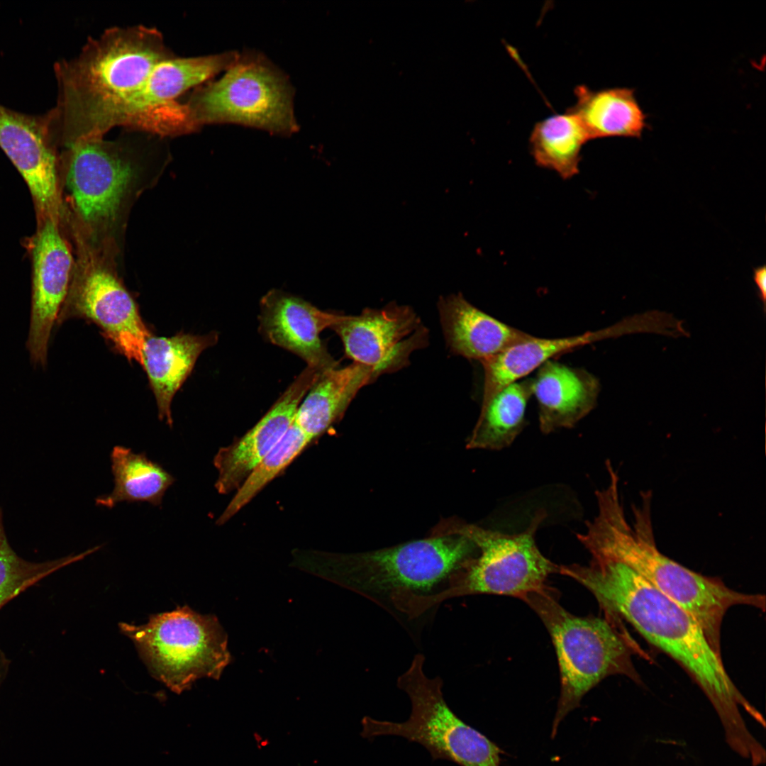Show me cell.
<instances>
[{
    "label": "cell",
    "mask_w": 766,
    "mask_h": 766,
    "mask_svg": "<svg viewBox=\"0 0 766 766\" xmlns=\"http://www.w3.org/2000/svg\"><path fill=\"white\" fill-rule=\"evenodd\" d=\"M222 54L175 55L161 33L113 27L55 66L59 95L51 111L57 143L67 148L123 126L164 138L196 131L178 98L225 70Z\"/></svg>",
    "instance_id": "6da1fadb"
},
{
    "label": "cell",
    "mask_w": 766,
    "mask_h": 766,
    "mask_svg": "<svg viewBox=\"0 0 766 766\" xmlns=\"http://www.w3.org/2000/svg\"><path fill=\"white\" fill-rule=\"evenodd\" d=\"M560 574L584 586L606 616L623 618L688 672L716 711L727 743H741L750 735L740 709L757 723L762 721V714L730 678L696 620L628 567L592 555L587 565H560Z\"/></svg>",
    "instance_id": "7a4b0ae2"
},
{
    "label": "cell",
    "mask_w": 766,
    "mask_h": 766,
    "mask_svg": "<svg viewBox=\"0 0 766 766\" xmlns=\"http://www.w3.org/2000/svg\"><path fill=\"white\" fill-rule=\"evenodd\" d=\"M152 140H79L60 158L69 202L64 222L73 241L118 264L131 211L158 182L170 162Z\"/></svg>",
    "instance_id": "3957f363"
},
{
    "label": "cell",
    "mask_w": 766,
    "mask_h": 766,
    "mask_svg": "<svg viewBox=\"0 0 766 766\" xmlns=\"http://www.w3.org/2000/svg\"><path fill=\"white\" fill-rule=\"evenodd\" d=\"M595 494L597 514L587 522L584 533L577 534V540L591 555L623 563L688 611L721 656V628L727 611L736 605L765 610V596L733 590L720 579L690 570L661 553L654 538L650 494H642V501L633 510L631 523L616 484Z\"/></svg>",
    "instance_id": "277c9868"
},
{
    "label": "cell",
    "mask_w": 766,
    "mask_h": 766,
    "mask_svg": "<svg viewBox=\"0 0 766 766\" xmlns=\"http://www.w3.org/2000/svg\"><path fill=\"white\" fill-rule=\"evenodd\" d=\"M477 551L463 535L435 532L428 538L369 552L301 551L296 561L394 612L412 598L445 589Z\"/></svg>",
    "instance_id": "5b68a950"
},
{
    "label": "cell",
    "mask_w": 766,
    "mask_h": 766,
    "mask_svg": "<svg viewBox=\"0 0 766 766\" xmlns=\"http://www.w3.org/2000/svg\"><path fill=\"white\" fill-rule=\"evenodd\" d=\"M522 600L543 622L558 660L560 695L552 738L564 718L606 677L623 675L640 681L632 662L633 647L613 620L574 616L559 604L555 594L546 587L528 594Z\"/></svg>",
    "instance_id": "8992f818"
},
{
    "label": "cell",
    "mask_w": 766,
    "mask_h": 766,
    "mask_svg": "<svg viewBox=\"0 0 766 766\" xmlns=\"http://www.w3.org/2000/svg\"><path fill=\"white\" fill-rule=\"evenodd\" d=\"M546 516L545 510H538L526 529L514 534L473 524L444 523L436 531L463 535L477 545L478 552L454 574L445 589L416 600V614L421 616L456 596L489 594L522 599L545 587L548 576L559 573L560 566L545 557L535 543L536 531Z\"/></svg>",
    "instance_id": "52a82bcc"
},
{
    "label": "cell",
    "mask_w": 766,
    "mask_h": 766,
    "mask_svg": "<svg viewBox=\"0 0 766 766\" xmlns=\"http://www.w3.org/2000/svg\"><path fill=\"white\" fill-rule=\"evenodd\" d=\"M119 628L134 643L152 676L175 693L202 677L219 679L231 660L227 635L217 618L187 605L151 615L145 624L120 623Z\"/></svg>",
    "instance_id": "ba28073f"
},
{
    "label": "cell",
    "mask_w": 766,
    "mask_h": 766,
    "mask_svg": "<svg viewBox=\"0 0 766 766\" xmlns=\"http://www.w3.org/2000/svg\"><path fill=\"white\" fill-rule=\"evenodd\" d=\"M424 661L422 654L416 655L408 670L397 679L398 688L411 701L409 719L393 722L364 716L362 737H402L423 746L433 760L451 761L460 766H501L503 751L451 710L443 697L442 679L425 675Z\"/></svg>",
    "instance_id": "9c48e42d"
},
{
    "label": "cell",
    "mask_w": 766,
    "mask_h": 766,
    "mask_svg": "<svg viewBox=\"0 0 766 766\" xmlns=\"http://www.w3.org/2000/svg\"><path fill=\"white\" fill-rule=\"evenodd\" d=\"M287 79L256 55H238L219 79L196 89L185 102L195 129L233 123L289 135L298 129Z\"/></svg>",
    "instance_id": "30bf717a"
},
{
    "label": "cell",
    "mask_w": 766,
    "mask_h": 766,
    "mask_svg": "<svg viewBox=\"0 0 766 766\" xmlns=\"http://www.w3.org/2000/svg\"><path fill=\"white\" fill-rule=\"evenodd\" d=\"M74 245L77 256L57 323L72 318L95 323L118 352L143 367V350L151 334L118 277V264Z\"/></svg>",
    "instance_id": "8fae6325"
},
{
    "label": "cell",
    "mask_w": 766,
    "mask_h": 766,
    "mask_svg": "<svg viewBox=\"0 0 766 766\" xmlns=\"http://www.w3.org/2000/svg\"><path fill=\"white\" fill-rule=\"evenodd\" d=\"M331 328L340 337L346 355L370 367L377 378L408 365L413 352L426 347L428 333L413 310L391 304L344 316Z\"/></svg>",
    "instance_id": "7c38bea8"
},
{
    "label": "cell",
    "mask_w": 766,
    "mask_h": 766,
    "mask_svg": "<svg viewBox=\"0 0 766 766\" xmlns=\"http://www.w3.org/2000/svg\"><path fill=\"white\" fill-rule=\"evenodd\" d=\"M50 113L43 116L22 113L0 104V147L26 182L38 221H63L65 207Z\"/></svg>",
    "instance_id": "4fadbf2b"
},
{
    "label": "cell",
    "mask_w": 766,
    "mask_h": 766,
    "mask_svg": "<svg viewBox=\"0 0 766 766\" xmlns=\"http://www.w3.org/2000/svg\"><path fill=\"white\" fill-rule=\"evenodd\" d=\"M60 221H38L31 241L32 296L26 348L31 362L45 367L52 328L66 299L74 264Z\"/></svg>",
    "instance_id": "5bb4252c"
},
{
    "label": "cell",
    "mask_w": 766,
    "mask_h": 766,
    "mask_svg": "<svg viewBox=\"0 0 766 766\" xmlns=\"http://www.w3.org/2000/svg\"><path fill=\"white\" fill-rule=\"evenodd\" d=\"M322 372L306 367L262 418L243 436L221 448L213 459L220 494L238 489L292 426L306 393Z\"/></svg>",
    "instance_id": "9a60e30c"
},
{
    "label": "cell",
    "mask_w": 766,
    "mask_h": 766,
    "mask_svg": "<svg viewBox=\"0 0 766 766\" xmlns=\"http://www.w3.org/2000/svg\"><path fill=\"white\" fill-rule=\"evenodd\" d=\"M341 316L321 311L299 296L272 289L260 301L259 329L267 341L323 372L337 367L338 363L328 353L320 333Z\"/></svg>",
    "instance_id": "2e32d148"
},
{
    "label": "cell",
    "mask_w": 766,
    "mask_h": 766,
    "mask_svg": "<svg viewBox=\"0 0 766 766\" xmlns=\"http://www.w3.org/2000/svg\"><path fill=\"white\" fill-rule=\"evenodd\" d=\"M649 323L643 314L625 318L611 326L583 334L543 338L532 335L481 362L484 382L482 405L509 384L525 378L546 361L580 347L611 338L647 332Z\"/></svg>",
    "instance_id": "e0dca14e"
},
{
    "label": "cell",
    "mask_w": 766,
    "mask_h": 766,
    "mask_svg": "<svg viewBox=\"0 0 766 766\" xmlns=\"http://www.w3.org/2000/svg\"><path fill=\"white\" fill-rule=\"evenodd\" d=\"M531 378L539 427L544 434L573 428L596 405L600 382L585 369L550 360Z\"/></svg>",
    "instance_id": "ac0fdd59"
},
{
    "label": "cell",
    "mask_w": 766,
    "mask_h": 766,
    "mask_svg": "<svg viewBox=\"0 0 766 766\" xmlns=\"http://www.w3.org/2000/svg\"><path fill=\"white\" fill-rule=\"evenodd\" d=\"M438 306L448 346L466 358L482 362L532 336L481 311L460 294L443 297Z\"/></svg>",
    "instance_id": "d6986e66"
},
{
    "label": "cell",
    "mask_w": 766,
    "mask_h": 766,
    "mask_svg": "<svg viewBox=\"0 0 766 766\" xmlns=\"http://www.w3.org/2000/svg\"><path fill=\"white\" fill-rule=\"evenodd\" d=\"M218 340L216 333L171 337L150 335L143 350V368L155 395L160 420L172 426V399L191 374L200 354Z\"/></svg>",
    "instance_id": "ffe728a7"
},
{
    "label": "cell",
    "mask_w": 766,
    "mask_h": 766,
    "mask_svg": "<svg viewBox=\"0 0 766 766\" xmlns=\"http://www.w3.org/2000/svg\"><path fill=\"white\" fill-rule=\"evenodd\" d=\"M574 93L576 102L567 110L578 118L589 140L641 137L647 117L634 89L612 87L593 90L579 85Z\"/></svg>",
    "instance_id": "44dd1931"
},
{
    "label": "cell",
    "mask_w": 766,
    "mask_h": 766,
    "mask_svg": "<svg viewBox=\"0 0 766 766\" xmlns=\"http://www.w3.org/2000/svg\"><path fill=\"white\" fill-rule=\"evenodd\" d=\"M376 379L372 368L354 362L322 372L300 404L294 421L313 440L340 418L359 390Z\"/></svg>",
    "instance_id": "7402d4cb"
},
{
    "label": "cell",
    "mask_w": 766,
    "mask_h": 766,
    "mask_svg": "<svg viewBox=\"0 0 766 766\" xmlns=\"http://www.w3.org/2000/svg\"><path fill=\"white\" fill-rule=\"evenodd\" d=\"M110 457L114 487L109 494L96 499L98 506L111 509L122 501L162 504L166 491L176 480L174 476L145 453L121 445L113 448Z\"/></svg>",
    "instance_id": "603a6c76"
},
{
    "label": "cell",
    "mask_w": 766,
    "mask_h": 766,
    "mask_svg": "<svg viewBox=\"0 0 766 766\" xmlns=\"http://www.w3.org/2000/svg\"><path fill=\"white\" fill-rule=\"evenodd\" d=\"M532 378L514 382L482 405L467 448L499 450L509 447L526 424L525 413L533 394Z\"/></svg>",
    "instance_id": "cb8c5ba5"
},
{
    "label": "cell",
    "mask_w": 766,
    "mask_h": 766,
    "mask_svg": "<svg viewBox=\"0 0 766 766\" xmlns=\"http://www.w3.org/2000/svg\"><path fill=\"white\" fill-rule=\"evenodd\" d=\"M589 140L578 118L566 110L535 123L529 145L537 165L569 179L578 173L581 150Z\"/></svg>",
    "instance_id": "d4e9b609"
},
{
    "label": "cell",
    "mask_w": 766,
    "mask_h": 766,
    "mask_svg": "<svg viewBox=\"0 0 766 766\" xmlns=\"http://www.w3.org/2000/svg\"><path fill=\"white\" fill-rule=\"evenodd\" d=\"M312 439L296 423L252 470L216 521L222 525L233 517L281 471L286 468Z\"/></svg>",
    "instance_id": "484cf974"
},
{
    "label": "cell",
    "mask_w": 766,
    "mask_h": 766,
    "mask_svg": "<svg viewBox=\"0 0 766 766\" xmlns=\"http://www.w3.org/2000/svg\"><path fill=\"white\" fill-rule=\"evenodd\" d=\"M96 550L93 548L77 555L42 563L26 561L15 553L8 541L0 508V605L40 577Z\"/></svg>",
    "instance_id": "4316f807"
},
{
    "label": "cell",
    "mask_w": 766,
    "mask_h": 766,
    "mask_svg": "<svg viewBox=\"0 0 766 766\" xmlns=\"http://www.w3.org/2000/svg\"><path fill=\"white\" fill-rule=\"evenodd\" d=\"M753 280L757 287L759 297L763 303L765 311L766 304V269L765 266L754 269Z\"/></svg>",
    "instance_id": "83f0119b"
}]
</instances>
